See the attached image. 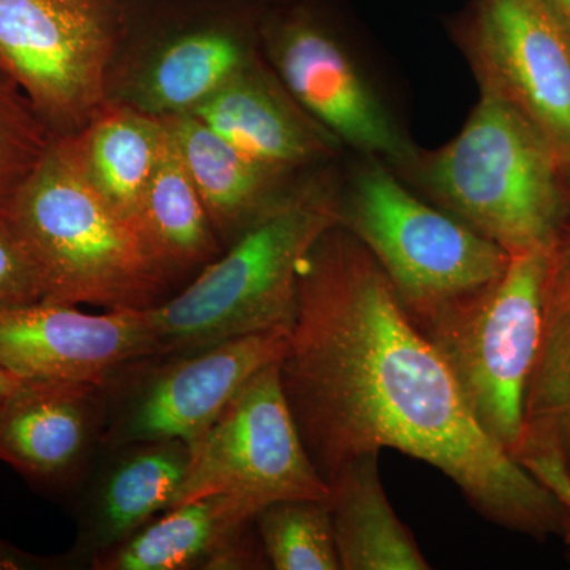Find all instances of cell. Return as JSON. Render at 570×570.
Segmentation results:
<instances>
[{
  "label": "cell",
  "mask_w": 570,
  "mask_h": 570,
  "mask_svg": "<svg viewBox=\"0 0 570 570\" xmlns=\"http://www.w3.org/2000/svg\"><path fill=\"white\" fill-rule=\"evenodd\" d=\"M560 243V245L569 247L570 249V225H562L560 235H558L557 242Z\"/></svg>",
  "instance_id": "cell-30"
},
{
  "label": "cell",
  "mask_w": 570,
  "mask_h": 570,
  "mask_svg": "<svg viewBox=\"0 0 570 570\" xmlns=\"http://www.w3.org/2000/svg\"><path fill=\"white\" fill-rule=\"evenodd\" d=\"M43 298V287L31 255L13 225L0 212V306Z\"/></svg>",
  "instance_id": "cell-25"
},
{
  "label": "cell",
  "mask_w": 570,
  "mask_h": 570,
  "mask_svg": "<svg viewBox=\"0 0 570 570\" xmlns=\"http://www.w3.org/2000/svg\"><path fill=\"white\" fill-rule=\"evenodd\" d=\"M164 119L224 247L279 205L303 176L258 164L194 115Z\"/></svg>",
  "instance_id": "cell-18"
},
{
  "label": "cell",
  "mask_w": 570,
  "mask_h": 570,
  "mask_svg": "<svg viewBox=\"0 0 570 570\" xmlns=\"http://www.w3.org/2000/svg\"><path fill=\"white\" fill-rule=\"evenodd\" d=\"M20 381L21 377H18L17 374L0 365V412H2L3 406H6L7 401H9L17 385L20 384Z\"/></svg>",
  "instance_id": "cell-28"
},
{
  "label": "cell",
  "mask_w": 570,
  "mask_h": 570,
  "mask_svg": "<svg viewBox=\"0 0 570 570\" xmlns=\"http://www.w3.org/2000/svg\"><path fill=\"white\" fill-rule=\"evenodd\" d=\"M255 527L275 570H341L328 501L285 499L258 510Z\"/></svg>",
  "instance_id": "cell-23"
},
{
  "label": "cell",
  "mask_w": 570,
  "mask_h": 570,
  "mask_svg": "<svg viewBox=\"0 0 570 570\" xmlns=\"http://www.w3.org/2000/svg\"><path fill=\"white\" fill-rule=\"evenodd\" d=\"M88 564L73 550L62 554H36L0 539V570H82Z\"/></svg>",
  "instance_id": "cell-27"
},
{
  "label": "cell",
  "mask_w": 570,
  "mask_h": 570,
  "mask_svg": "<svg viewBox=\"0 0 570 570\" xmlns=\"http://www.w3.org/2000/svg\"><path fill=\"white\" fill-rule=\"evenodd\" d=\"M157 352L148 309L92 314L48 299L0 306V365L21 379L107 384Z\"/></svg>",
  "instance_id": "cell-12"
},
{
  "label": "cell",
  "mask_w": 570,
  "mask_h": 570,
  "mask_svg": "<svg viewBox=\"0 0 570 570\" xmlns=\"http://www.w3.org/2000/svg\"><path fill=\"white\" fill-rule=\"evenodd\" d=\"M568 28H569V26H568ZM569 29H570V28H569Z\"/></svg>",
  "instance_id": "cell-31"
},
{
  "label": "cell",
  "mask_w": 570,
  "mask_h": 570,
  "mask_svg": "<svg viewBox=\"0 0 570 570\" xmlns=\"http://www.w3.org/2000/svg\"><path fill=\"white\" fill-rule=\"evenodd\" d=\"M337 224L373 254L419 330L482 294L510 262L508 250L420 200L373 157L341 189Z\"/></svg>",
  "instance_id": "cell-5"
},
{
  "label": "cell",
  "mask_w": 570,
  "mask_h": 570,
  "mask_svg": "<svg viewBox=\"0 0 570 570\" xmlns=\"http://www.w3.org/2000/svg\"><path fill=\"white\" fill-rule=\"evenodd\" d=\"M255 59L234 22H194L159 41L108 99L163 119L193 115Z\"/></svg>",
  "instance_id": "cell-17"
},
{
  "label": "cell",
  "mask_w": 570,
  "mask_h": 570,
  "mask_svg": "<svg viewBox=\"0 0 570 570\" xmlns=\"http://www.w3.org/2000/svg\"><path fill=\"white\" fill-rule=\"evenodd\" d=\"M524 450H553L570 472V249L558 243L549 253L542 332L513 459Z\"/></svg>",
  "instance_id": "cell-21"
},
{
  "label": "cell",
  "mask_w": 570,
  "mask_h": 570,
  "mask_svg": "<svg viewBox=\"0 0 570 570\" xmlns=\"http://www.w3.org/2000/svg\"><path fill=\"white\" fill-rule=\"evenodd\" d=\"M281 85L309 118L365 157L396 171L417 157L346 48L305 10H292L264 28Z\"/></svg>",
  "instance_id": "cell-11"
},
{
  "label": "cell",
  "mask_w": 570,
  "mask_h": 570,
  "mask_svg": "<svg viewBox=\"0 0 570 570\" xmlns=\"http://www.w3.org/2000/svg\"><path fill=\"white\" fill-rule=\"evenodd\" d=\"M190 463L183 441H141L100 450L67 502L77 524L71 550L92 558L121 546L171 508Z\"/></svg>",
  "instance_id": "cell-14"
},
{
  "label": "cell",
  "mask_w": 570,
  "mask_h": 570,
  "mask_svg": "<svg viewBox=\"0 0 570 570\" xmlns=\"http://www.w3.org/2000/svg\"><path fill=\"white\" fill-rule=\"evenodd\" d=\"M549 253L510 255L497 283L420 330L448 363L479 425L512 456L523 438Z\"/></svg>",
  "instance_id": "cell-6"
},
{
  "label": "cell",
  "mask_w": 570,
  "mask_h": 570,
  "mask_svg": "<svg viewBox=\"0 0 570 570\" xmlns=\"http://www.w3.org/2000/svg\"><path fill=\"white\" fill-rule=\"evenodd\" d=\"M561 163L550 142L497 92L480 99L461 132L404 170L439 208L510 255L549 250L568 214Z\"/></svg>",
  "instance_id": "cell-4"
},
{
  "label": "cell",
  "mask_w": 570,
  "mask_h": 570,
  "mask_svg": "<svg viewBox=\"0 0 570 570\" xmlns=\"http://www.w3.org/2000/svg\"><path fill=\"white\" fill-rule=\"evenodd\" d=\"M281 379L326 483L355 456L397 450L436 468L499 527L535 538L562 531L558 499L482 430L384 269L343 225L299 265Z\"/></svg>",
  "instance_id": "cell-1"
},
{
  "label": "cell",
  "mask_w": 570,
  "mask_h": 570,
  "mask_svg": "<svg viewBox=\"0 0 570 570\" xmlns=\"http://www.w3.org/2000/svg\"><path fill=\"white\" fill-rule=\"evenodd\" d=\"M124 31L121 0H0V67L52 135H75L108 99Z\"/></svg>",
  "instance_id": "cell-7"
},
{
  "label": "cell",
  "mask_w": 570,
  "mask_h": 570,
  "mask_svg": "<svg viewBox=\"0 0 570 570\" xmlns=\"http://www.w3.org/2000/svg\"><path fill=\"white\" fill-rule=\"evenodd\" d=\"M253 509L213 494L165 510L137 534L92 558L89 570L272 569Z\"/></svg>",
  "instance_id": "cell-15"
},
{
  "label": "cell",
  "mask_w": 570,
  "mask_h": 570,
  "mask_svg": "<svg viewBox=\"0 0 570 570\" xmlns=\"http://www.w3.org/2000/svg\"><path fill=\"white\" fill-rule=\"evenodd\" d=\"M105 423L104 384L21 379L0 412V463L67 504L104 448Z\"/></svg>",
  "instance_id": "cell-13"
},
{
  "label": "cell",
  "mask_w": 570,
  "mask_h": 570,
  "mask_svg": "<svg viewBox=\"0 0 570 570\" xmlns=\"http://www.w3.org/2000/svg\"><path fill=\"white\" fill-rule=\"evenodd\" d=\"M379 453H363L330 480L328 508L343 570H428L414 535L390 504Z\"/></svg>",
  "instance_id": "cell-19"
},
{
  "label": "cell",
  "mask_w": 570,
  "mask_h": 570,
  "mask_svg": "<svg viewBox=\"0 0 570 570\" xmlns=\"http://www.w3.org/2000/svg\"><path fill=\"white\" fill-rule=\"evenodd\" d=\"M250 159L303 175L332 163L340 142L325 132L255 59L193 112Z\"/></svg>",
  "instance_id": "cell-16"
},
{
  "label": "cell",
  "mask_w": 570,
  "mask_h": 570,
  "mask_svg": "<svg viewBox=\"0 0 570 570\" xmlns=\"http://www.w3.org/2000/svg\"><path fill=\"white\" fill-rule=\"evenodd\" d=\"M138 225L175 287L189 276L193 279L224 253L225 247L170 129L163 156L142 195Z\"/></svg>",
  "instance_id": "cell-22"
},
{
  "label": "cell",
  "mask_w": 570,
  "mask_h": 570,
  "mask_svg": "<svg viewBox=\"0 0 570 570\" xmlns=\"http://www.w3.org/2000/svg\"><path fill=\"white\" fill-rule=\"evenodd\" d=\"M464 45L480 88L508 100L570 167V29L550 0H478Z\"/></svg>",
  "instance_id": "cell-10"
},
{
  "label": "cell",
  "mask_w": 570,
  "mask_h": 570,
  "mask_svg": "<svg viewBox=\"0 0 570 570\" xmlns=\"http://www.w3.org/2000/svg\"><path fill=\"white\" fill-rule=\"evenodd\" d=\"M550 2L560 14L561 20L570 28V0H550Z\"/></svg>",
  "instance_id": "cell-29"
},
{
  "label": "cell",
  "mask_w": 570,
  "mask_h": 570,
  "mask_svg": "<svg viewBox=\"0 0 570 570\" xmlns=\"http://www.w3.org/2000/svg\"><path fill=\"white\" fill-rule=\"evenodd\" d=\"M341 189L330 164L303 175L216 261L148 309L159 352L194 351L258 333L288 335L298 307L299 265L340 220Z\"/></svg>",
  "instance_id": "cell-3"
},
{
  "label": "cell",
  "mask_w": 570,
  "mask_h": 570,
  "mask_svg": "<svg viewBox=\"0 0 570 570\" xmlns=\"http://www.w3.org/2000/svg\"><path fill=\"white\" fill-rule=\"evenodd\" d=\"M2 213L39 272L41 299L146 311L176 292L140 227L89 181L73 135L52 137Z\"/></svg>",
  "instance_id": "cell-2"
},
{
  "label": "cell",
  "mask_w": 570,
  "mask_h": 570,
  "mask_svg": "<svg viewBox=\"0 0 570 570\" xmlns=\"http://www.w3.org/2000/svg\"><path fill=\"white\" fill-rule=\"evenodd\" d=\"M515 460L558 499L570 515V472L561 456L553 450H524Z\"/></svg>",
  "instance_id": "cell-26"
},
{
  "label": "cell",
  "mask_w": 570,
  "mask_h": 570,
  "mask_svg": "<svg viewBox=\"0 0 570 570\" xmlns=\"http://www.w3.org/2000/svg\"><path fill=\"white\" fill-rule=\"evenodd\" d=\"M225 494L258 510L285 499L328 501L281 379V362L247 379L190 449V463L174 504ZM170 508V509H171Z\"/></svg>",
  "instance_id": "cell-8"
},
{
  "label": "cell",
  "mask_w": 570,
  "mask_h": 570,
  "mask_svg": "<svg viewBox=\"0 0 570 570\" xmlns=\"http://www.w3.org/2000/svg\"><path fill=\"white\" fill-rule=\"evenodd\" d=\"M287 336L234 337L194 351L157 352L124 366L104 384V448L183 441L193 449L247 379L283 360Z\"/></svg>",
  "instance_id": "cell-9"
},
{
  "label": "cell",
  "mask_w": 570,
  "mask_h": 570,
  "mask_svg": "<svg viewBox=\"0 0 570 570\" xmlns=\"http://www.w3.org/2000/svg\"><path fill=\"white\" fill-rule=\"evenodd\" d=\"M52 137L31 100L0 67V212L39 167Z\"/></svg>",
  "instance_id": "cell-24"
},
{
  "label": "cell",
  "mask_w": 570,
  "mask_h": 570,
  "mask_svg": "<svg viewBox=\"0 0 570 570\" xmlns=\"http://www.w3.org/2000/svg\"><path fill=\"white\" fill-rule=\"evenodd\" d=\"M73 138L89 181L138 225L142 195L167 145L165 119L107 99Z\"/></svg>",
  "instance_id": "cell-20"
}]
</instances>
